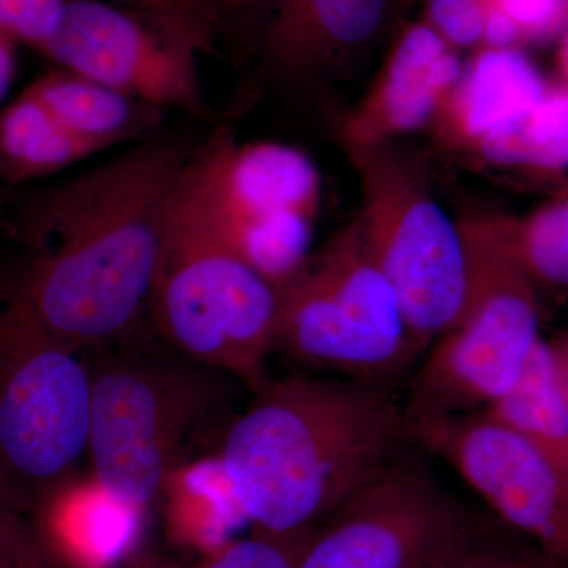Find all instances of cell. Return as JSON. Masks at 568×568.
<instances>
[{
	"label": "cell",
	"instance_id": "cell-25",
	"mask_svg": "<svg viewBox=\"0 0 568 568\" xmlns=\"http://www.w3.org/2000/svg\"><path fill=\"white\" fill-rule=\"evenodd\" d=\"M485 13L481 0H433L429 28L450 47L473 44L484 39Z\"/></svg>",
	"mask_w": 568,
	"mask_h": 568
},
{
	"label": "cell",
	"instance_id": "cell-15",
	"mask_svg": "<svg viewBox=\"0 0 568 568\" xmlns=\"http://www.w3.org/2000/svg\"><path fill=\"white\" fill-rule=\"evenodd\" d=\"M549 84L514 48H488L462 70L432 125L452 148L470 149L544 99Z\"/></svg>",
	"mask_w": 568,
	"mask_h": 568
},
{
	"label": "cell",
	"instance_id": "cell-21",
	"mask_svg": "<svg viewBox=\"0 0 568 568\" xmlns=\"http://www.w3.org/2000/svg\"><path fill=\"white\" fill-rule=\"evenodd\" d=\"M519 261L532 282L568 290V194L521 219L508 216Z\"/></svg>",
	"mask_w": 568,
	"mask_h": 568
},
{
	"label": "cell",
	"instance_id": "cell-31",
	"mask_svg": "<svg viewBox=\"0 0 568 568\" xmlns=\"http://www.w3.org/2000/svg\"><path fill=\"white\" fill-rule=\"evenodd\" d=\"M173 560L164 558L152 545H142L126 558L122 568H171Z\"/></svg>",
	"mask_w": 568,
	"mask_h": 568
},
{
	"label": "cell",
	"instance_id": "cell-29",
	"mask_svg": "<svg viewBox=\"0 0 568 568\" xmlns=\"http://www.w3.org/2000/svg\"><path fill=\"white\" fill-rule=\"evenodd\" d=\"M24 517L0 499V544L31 532Z\"/></svg>",
	"mask_w": 568,
	"mask_h": 568
},
{
	"label": "cell",
	"instance_id": "cell-3",
	"mask_svg": "<svg viewBox=\"0 0 568 568\" xmlns=\"http://www.w3.org/2000/svg\"><path fill=\"white\" fill-rule=\"evenodd\" d=\"M84 357L93 474L112 503L140 514L162 495L192 437L230 405L234 377L141 332Z\"/></svg>",
	"mask_w": 568,
	"mask_h": 568
},
{
	"label": "cell",
	"instance_id": "cell-7",
	"mask_svg": "<svg viewBox=\"0 0 568 568\" xmlns=\"http://www.w3.org/2000/svg\"><path fill=\"white\" fill-rule=\"evenodd\" d=\"M274 349L369 383L395 384L417 361L402 305L358 216L280 286Z\"/></svg>",
	"mask_w": 568,
	"mask_h": 568
},
{
	"label": "cell",
	"instance_id": "cell-6",
	"mask_svg": "<svg viewBox=\"0 0 568 568\" xmlns=\"http://www.w3.org/2000/svg\"><path fill=\"white\" fill-rule=\"evenodd\" d=\"M89 435L84 353L52 335L11 287L0 297V499L36 514L74 476Z\"/></svg>",
	"mask_w": 568,
	"mask_h": 568
},
{
	"label": "cell",
	"instance_id": "cell-20",
	"mask_svg": "<svg viewBox=\"0 0 568 568\" xmlns=\"http://www.w3.org/2000/svg\"><path fill=\"white\" fill-rule=\"evenodd\" d=\"M470 515L462 532L428 568H566L529 537Z\"/></svg>",
	"mask_w": 568,
	"mask_h": 568
},
{
	"label": "cell",
	"instance_id": "cell-28",
	"mask_svg": "<svg viewBox=\"0 0 568 568\" xmlns=\"http://www.w3.org/2000/svg\"><path fill=\"white\" fill-rule=\"evenodd\" d=\"M201 11L222 32L223 26L230 18L237 17L242 11L252 9L260 0H193Z\"/></svg>",
	"mask_w": 568,
	"mask_h": 568
},
{
	"label": "cell",
	"instance_id": "cell-1",
	"mask_svg": "<svg viewBox=\"0 0 568 568\" xmlns=\"http://www.w3.org/2000/svg\"><path fill=\"white\" fill-rule=\"evenodd\" d=\"M192 153L144 142L24 205L14 231L29 265L17 290L61 342L85 353L140 334L164 211Z\"/></svg>",
	"mask_w": 568,
	"mask_h": 568
},
{
	"label": "cell",
	"instance_id": "cell-10",
	"mask_svg": "<svg viewBox=\"0 0 568 568\" xmlns=\"http://www.w3.org/2000/svg\"><path fill=\"white\" fill-rule=\"evenodd\" d=\"M470 514L399 454L313 529L297 568H428Z\"/></svg>",
	"mask_w": 568,
	"mask_h": 568
},
{
	"label": "cell",
	"instance_id": "cell-30",
	"mask_svg": "<svg viewBox=\"0 0 568 568\" xmlns=\"http://www.w3.org/2000/svg\"><path fill=\"white\" fill-rule=\"evenodd\" d=\"M14 40L0 29V100L6 95L14 74Z\"/></svg>",
	"mask_w": 568,
	"mask_h": 568
},
{
	"label": "cell",
	"instance_id": "cell-33",
	"mask_svg": "<svg viewBox=\"0 0 568 568\" xmlns=\"http://www.w3.org/2000/svg\"><path fill=\"white\" fill-rule=\"evenodd\" d=\"M558 69L560 74V88L567 89L568 91V32L559 50Z\"/></svg>",
	"mask_w": 568,
	"mask_h": 568
},
{
	"label": "cell",
	"instance_id": "cell-14",
	"mask_svg": "<svg viewBox=\"0 0 568 568\" xmlns=\"http://www.w3.org/2000/svg\"><path fill=\"white\" fill-rule=\"evenodd\" d=\"M264 59L287 80L338 70L375 39L388 0H268Z\"/></svg>",
	"mask_w": 568,
	"mask_h": 568
},
{
	"label": "cell",
	"instance_id": "cell-26",
	"mask_svg": "<svg viewBox=\"0 0 568 568\" xmlns=\"http://www.w3.org/2000/svg\"><path fill=\"white\" fill-rule=\"evenodd\" d=\"M517 29L518 37L544 36L555 29L566 13V0H487Z\"/></svg>",
	"mask_w": 568,
	"mask_h": 568
},
{
	"label": "cell",
	"instance_id": "cell-24",
	"mask_svg": "<svg viewBox=\"0 0 568 568\" xmlns=\"http://www.w3.org/2000/svg\"><path fill=\"white\" fill-rule=\"evenodd\" d=\"M67 0H0V29L41 51Z\"/></svg>",
	"mask_w": 568,
	"mask_h": 568
},
{
	"label": "cell",
	"instance_id": "cell-9",
	"mask_svg": "<svg viewBox=\"0 0 568 568\" xmlns=\"http://www.w3.org/2000/svg\"><path fill=\"white\" fill-rule=\"evenodd\" d=\"M201 200L223 237L283 286L308 260L321 179L305 152L278 142L239 144L219 130L190 159Z\"/></svg>",
	"mask_w": 568,
	"mask_h": 568
},
{
	"label": "cell",
	"instance_id": "cell-2",
	"mask_svg": "<svg viewBox=\"0 0 568 568\" xmlns=\"http://www.w3.org/2000/svg\"><path fill=\"white\" fill-rule=\"evenodd\" d=\"M253 396L227 426L220 467L257 530L320 525L413 439L395 384L287 377Z\"/></svg>",
	"mask_w": 568,
	"mask_h": 568
},
{
	"label": "cell",
	"instance_id": "cell-27",
	"mask_svg": "<svg viewBox=\"0 0 568 568\" xmlns=\"http://www.w3.org/2000/svg\"><path fill=\"white\" fill-rule=\"evenodd\" d=\"M0 568H52L36 530L0 544Z\"/></svg>",
	"mask_w": 568,
	"mask_h": 568
},
{
	"label": "cell",
	"instance_id": "cell-17",
	"mask_svg": "<svg viewBox=\"0 0 568 568\" xmlns=\"http://www.w3.org/2000/svg\"><path fill=\"white\" fill-rule=\"evenodd\" d=\"M484 410L525 436L568 484V405L547 342L540 339L517 386Z\"/></svg>",
	"mask_w": 568,
	"mask_h": 568
},
{
	"label": "cell",
	"instance_id": "cell-23",
	"mask_svg": "<svg viewBox=\"0 0 568 568\" xmlns=\"http://www.w3.org/2000/svg\"><path fill=\"white\" fill-rule=\"evenodd\" d=\"M130 10L162 26L190 48L200 52L215 50L220 31L193 0H121Z\"/></svg>",
	"mask_w": 568,
	"mask_h": 568
},
{
	"label": "cell",
	"instance_id": "cell-32",
	"mask_svg": "<svg viewBox=\"0 0 568 568\" xmlns=\"http://www.w3.org/2000/svg\"><path fill=\"white\" fill-rule=\"evenodd\" d=\"M548 345L549 349H551L552 358H555L560 387H562L568 405V332L559 336L555 342L548 343Z\"/></svg>",
	"mask_w": 568,
	"mask_h": 568
},
{
	"label": "cell",
	"instance_id": "cell-5",
	"mask_svg": "<svg viewBox=\"0 0 568 568\" xmlns=\"http://www.w3.org/2000/svg\"><path fill=\"white\" fill-rule=\"evenodd\" d=\"M467 291L458 320L426 351L405 399L407 426L477 413L511 390L538 343L536 283L519 261L508 216L458 223Z\"/></svg>",
	"mask_w": 568,
	"mask_h": 568
},
{
	"label": "cell",
	"instance_id": "cell-13",
	"mask_svg": "<svg viewBox=\"0 0 568 568\" xmlns=\"http://www.w3.org/2000/svg\"><path fill=\"white\" fill-rule=\"evenodd\" d=\"M450 44L429 26L407 29L342 125L346 151L379 148L429 125L462 73Z\"/></svg>",
	"mask_w": 568,
	"mask_h": 568
},
{
	"label": "cell",
	"instance_id": "cell-4",
	"mask_svg": "<svg viewBox=\"0 0 568 568\" xmlns=\"http://www.w3.org/2000/svg\"><path fill=\"white\" fill-rule=\"evenodd\" d=\"M276 315L278 287L220 233L189 162L160 226L149 325L178 353L222 369L254 395L271 379L265 364Z\"/></svg>",
	"mask_w": 568,
	"mask_h": 568
},
{
	"label": "cell",
	"instance_id": "cell-18",
	"mask_svg": "<svg viewBox=\"0 0 568 568\" xmlns=\"http://www.w3.org/2000/svg\"><path fill=\"white\" fill-rule=\"evenodd\" d=\"M102 152L63 129L31 92L0 114V179L18 183L65 170Z\"/></svg>",
	"mask_w": 568,
	"mask_h": 568
},
{
	"label": "cell",
	"instance_id": "cell-12",
	"mask_svg": "<svg viewBox=\"0 0 568 568\" xmlns=\"http://www.w3.org/2000/svg\"><path fill=\"white\" fill-rule=\"evenodd\" d=\"M41 52L62 70L159 110L205 111L197 52L136 11L67 0Z\"/></svg>",
	"mask_w": 568,
	"mask_h": 568
},
{
	"label": "cell",
	"instance_id": "cell-22",
	"mask_svg": "<svg viewBox=\"0 0 568 568\" xmlns=\"http://www.w3.org/2000/svg\"><path fill=\"white\" fill-rule=\"evenodd\" d=\"M313 529L315 526L294 532L257 530L252 537L216 549L193 566L173 562L171 568H297Z\"/></svg>",
	"mask_w": 568,
	"mask_h": 568
},
{
	"label": "cell",
	"instance_id": "cell-11",
	"mask_svg": "<svg viewBox=\"0 0 568 568\" xmlns=\"http://www.w3.org/2000/svg\"><path fill=\"white\" fill-rule=\"evenodd\" d=\"M409 432L454 467L499 519L568 568V484L525 436L487 410L425 418Z\"/></svg>",
	"mask_w": 568,
	"mask_h": 568
},
{
	"label": "cell",
	"instance_id": "cell-8",
	"mask_svg": "<svg viewBox=\"0 0 568 568\" xmlns=\"http://www.w3.org/2000/svg\"><path fill=\"white\" fill-rule=\"evenodd\" d=\"M361 183L366 239L394 287L418 357L462 313L467 291L459 224L437 203L424 175L388 145L351 151Z\"/></svg>",
	"mask_w": 568,
	"mask_h": 568
},
{
	"label": "cell",
	"instance_id": "cell-19",
	"mask_svg": "<svg viewBox=\"0 0 568 568\" xmlns=\"http://www.w3.org/2000/svg\"><path fill=\"white\" fill-rule=\"evenodd\" d=\"M481 162L534 173L568 171V91L549 88L544 99L474 145Z\"/></svg>",
	"mask_w": 568,
	"mask_h": 568
},
{
	"label": "cell",
	"instance_id": "cell-16",
	"mask_svg": "<svg viewBox=\"0 0 568 568\" xmlns=\"http://www.w3.org/2000/svg\"><path fill=\"white\" fill-rule=\"evenodd\" d=\"M28 91L50 110L63 129L100 151L151 132L162 112L62 69L39 78Z\"/></svg>",
	"mask_w": 568,
	"mask_h": 568
}]
</instances>
